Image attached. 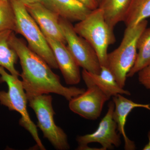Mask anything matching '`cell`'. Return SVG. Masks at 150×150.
<instances>
[{
  "label": "cell",
  "instance_id": "cell-1",
  "mask_svg": "<svg viewBox=\"0 0 150 150\" xmlns=\"http://www.w3.org/2000/svg\"><path fill=\"white\" fill-rule=\"evenodd\" d=\"M8 41L19 59L20 76L27 96L54 93L69 101L85 91L84 88L63 86L59 76L53 72L46 61L32 51L22 39L17 37L14 31Z\"/></svg>",
  "mask_w": 150,
  "mask_h": 150
},
{
  "label": "cell",
  "instance_id": "cell-2",
  "mask_svg": "<svg viewBox=\"0 0 150 150\" xmlns=\"http://www.w3.org/2000/svg\"><path fill=\"white\" fill-rule=\"evenodd\" d=\"M148 23L144 20L137 25L126 27L120 45L108 54L106 67L122 88H124L127 75L136 62L138 39L146 28Z\"/></svg>",
  "mask_w": 150,
  "mask_h": 150
},
{
  "label": "cell",
  "instance_id": "cell-3",
  "mask_svg": "<svg viewBox=\"0 0 150 150\" xmlns=\"http://www.w3.org/2000/svg\"><path fill=\"white\" fill-rule=\"evenodd\" d=\"M74 28L93 48L101 66H106L108 49L116 39L114 28L105 21L102 10L98 7L92 10L85 18L74 25Z\"/></svg>",
  "mask_w": 150,
  "mask_h": 150
},
{
  "label": "cell",
  "instance_id": "cell-4",
  "mask_svg": "<svg viewBox=\"0 0 150 150\" xmlns=\"http://www.w3.org/2000/svg\"><path fill=\"white\" fill-rule=\"evenodd\" d=\"M15 16L14 31L27 40L28 46L46 61L51 69H58V64L46 37L34 19L20 0H8Z\"/></svg>",
  "mask_w": 150,
  "mask_h": 150
},
{
  "label": "cell",
  "instance_id": "cell-5",
  "mask_svg": "<svg viewBox=\"0 0 150 150\" xmlns=\"http://www.w3.org/2000/svg\"><path fill=\"white\" fill-rule=\"evenodd\" d=\"M0 83H5L8 87L7 91H0V104L9 110L18 112L21 115L20 126L31 134L40 149L45 150V147L38 136L37 127L30 119L27 110V95L22 81L18 77L9 74L4 67L0 66Z\"/></svg>",
  "mask_w": 150,
  "mask_h": 150
},
{
  "label": "cell",
  "instance_id": "cell-6",
  "mask_svg": "<svg viewBox=\"0 0 150 150\" xmlns=\"http://www.w3.org/2000/svg\"><path fill=\"white\" fill-rule=\"evenodd\" d=\"M27 97L29 106L36 114L38 126L42 131L44 138L56 149H69L67 134L54 121L55 112L52 105V96L48 94H43Z\"/></svg>",
  "mask_w": 150,
  "mask_h": 150
},
{
  "label": "cell",
  "instance_id": "cell-7",
  "mask_svg": "<svg viewBox=\"0 0 150 150\" xmlns=\"http://www.w3.org/2000/svg\"><path fill=\"white\" fill-rule=\"evenodd\" d=\"M59 23L67 48L79 66L88 72L99 74L101 65L93 48L76 33L71 22L60 17Z\"/></svg>",
  "mask_w": 150,
  "mask_h": 150
},
{
  "label": "cell",
  "instance_id": "cell-8",
  "mask_svg": "<svg viewBox=\"0 0 150 150\" xmlns=\"http://www.w3.org/2000/svg\"><path fill=\"white\" fill-rule=\"evenodd\" d=\"M81 76L87 89L78 96L69 100L70 110L83 118L88 120L97 119L101 115L105 103L110 98L90 80L85 71Z\"/></svg>",
  "mask_w": 150,
  "mask_h": 150
},
{
  "label": "cell",
  "instance_id": "cell-9",
  "mask_svg": "<svg viewBox=\"0 0 150 150\" xmlns=\"http://www.w3.org/2000/svg\"><path fill=\"white\" fill-rule=\"evenodd\" d=\"M108 107L107 113L101 119L96 131L91 134L77 137L79 146L76 150H84L88 145L92 143H99L104 150L112 149L121 146V135L113 118L115 105L112 100L108 103Z\"/></svg>",
  "mask_w": 150,
  "mask_h": 150
},
{
  "label": "cell",
  "instance_id": "cell-10",
  "mask_svg": "<svg viewBox=\"0 0 150 150\" xmlns=\"http://www.w3.org/2000/svg\"><path fill=\"white\" fill-rule=\"evenodd\" d=\"M25 5L45 37L66 44L59 23L60 16L58 13L40 3Z\"/></svg>",
  "mask_w": 150,
  "mask_h": 150
},
{
  "label": "cell",
  "instance_id": "cell-11",
  "mask_svg": "<svg viewBox=\"0 0 150 150\" xmlns=\"http://www.w3.org/2000/svg\"><path fill=\"white\" fill-rule=\"evenodd\" d=\"M64 79L68 85H75L81 80L80 67L68 50L66 44L58 40L46 37Z\"/></svg>",
  "mask_w": 150,
  "mask_h": 150
},
{
  "label": "cell",
  "instance_id": "cell-12",
  "mask_svg": "<svg viewBox=\"0 0 150 150\" xmlns=\"http://www.w3.org/2000/svg\"><path fill=\"white\" fill-rule=\"evenodd\" d=\"M112 98L115 105L113 118L117 124L118 133L123 136L125 145L124 149L126 150H135L136 146L134 142L129 139L125 131L127 117L132 110L136 108H144L150 111V105L137 103L126 98L123 95L118 94Z\"/></svg>",
  "mask_w": 150,
  "mask_h": 150
},
{
  "label": "cell",
  "instance_id": "cell-13",
  "mask_svg": "<svg viewBox=\"0 0 150 150\" xmlns=\"http://www.w3.org/2000/svg\"><path fill=\"white\" fill-rule=\"evenodd\" d=\"M49 8L71 22H79L91 12L79 0H48Z\"/></svg>",
  "mask_w": 150,
  "mask_h": 150
},
{
  "label": "cell",
  "instance_id": "cell-14",
  "mask_svg": "<svg viewBox=\"0 0 150 150\" xmlns=\"http://www.w3.org/2000/svg\"><path fill=\"white\" fill-rule=\"evenodd\" d=\"M85 71L92 82L97 86L110 99L111 97L118 94L131 96L130 91L119 86L112 72L106 66H101L99 74H92Z\"/></svg>",
  "mask_w": 150,
  "mask_h": 150
},
{
  "label": "cell",
  "instance_id": "cell-15",
  "mask_svg": "<svg viewBox=\"0 0 150 150\" xmlns=\"http://www.w3.org/2000/svg\"><path fill=\"white\" fill-rule=\"evenodd\" d=\"M131 0H102L98 8L102 10L108 24L114 28L123 21Z\"/></svg>",
  "mask_w": 150,
  "mask_h": 150
},
{
  "label": "cell",
  "instance_id": "cell-16",
  "mask_svg": "<svg viewBox=\"0 0 150 150\" xmlns=\"http://www.w3.org/2000/svg\"><path fill=\"white\" fill-rule=\"evenodd\" d=\"M13 31L6 30L0 32V66L7 70L11 74L19 77L20 74L15 67L18 56L11 47L8 41Z\"/></svg>",
  "mask_w": 150,
  "mask_h": 150
},
{
  "label": "cell",
  "instance_id": "cell-17",
  "mask_svg": "<svg viewBox=\"0 0 150 150\" xmlns=\"http://www.w3.org/2000/svg\"><path fill=\"white\" fill-rule=\"evenodd\" d=\"M137 59L135 64L127 75L132 77L142 69L150 65V27L146 28L137 42Z\"/></svg>",
  "mask_w": 150,
  "mask_h": 150
},
{
  "label": "cell",
  "instance_id": "cell-18",
  "mask_svg": "<svg viewBox=\"0 0 150 150\" xmlns=\"http://www.w3.org/2000/svg\"><path fill=\"white\" fill-rule=\"evenodd\" d=\"M150 17V0H131L123 21L126 27H131Z\"/></svg>",
  "mask_w": 150,
  "mask_h": 150
},
{
  "label": "cell",
  "instance_id": "cell-19",
  "mask_svg": "<svg viewBox=\"0 0 150 150\" xmlns=\"http://www.w3.org/2000/svg\"><path fill=\"white\" fill-rule=\"evenodd\" d=\"M15 16L9 1H0V32L6 30L14 31Z\"/></svg>",
  "mask_w": 150,
  "mask_h": 150
},
{
  "label": "cell",
  "instance_id": "cell-20",
  "mask_svg": "<svg viewBox=\"0 0 150 150\" xmlns=\"http://www.w3.org/2000/svg\"><path fill=\"white\" fill-rule=\"evenodd\" d=\"M139 80L146 88L150 90V65L138 72Z\"/></svg>",
  "mask_w": 150,
  "mask_h": 150
},
{
  "label": "cell",
  "instance_id": "cell-21",
  "mask_svg": "<svg viewBox=\"0 0 150 150\" xmlns=\"http://www.w3.org/2000/svg\"><path fill=\"white\" fill-rule=\"evenodd\" d=\"M82 3L91 10H93L98 7V4L96 0H79Z\"/></svg>",
  "mask_w": 150,
  "mask_h": 150
},
{
  "label": "cell",
  "instance_id": "cell-22",
  "mask_svg": "<svg viewBox=\"0 0 150 150\" xmlns=\"http://www.w3.org/2000/svg\"><path fill=\"white\" fill-rule=\"evenodd\" d=\"M25 5L30 4L40 3L46 6L49 8V2L48 0H20Z\"/></svg>",
  "mask_w": 150,
  "mask_h": 150
},
{
  "label": "cell",
  "instance_id": "cell-23",
  "mask_svg": "<svg viewBox=\"0 0 150 150\" xmlns=\"http://www.w3.org/2000/svg\"><path fill=\"white\" fill-rule=\"evenodd\" d=\"M148 137L149 139V143L145 146L144 147L143 149L144 150H150V131L148 134Z\"/></svg>",
  "mask_w": 150,
  "mask_h": 150
},
{
  "label": "cell",
  "instance_id": "cell-24",
  "mask_svg": "<svg viewBox=\"0 0 150 150\" xmlns=\"http://www.w3.org/2000/svg\"><path fill=\"white\" fill-rule=\"evenodd\" d=\"M101 1H102V0H96L97 2L98 3V5H99V4L100 3V2Z\"/></svg>",
  "mask_w": 150,
  "mask_h": 150
},
{
  "label": "cell",
  "instance_id": "cell-25",
  "mask_svg": "<svg viewBox=\"0 0 150 150\" xmlns=\"http://www.w3.org/2000/svg\"><path fill=\"white\" fill-rule=\"evenodd\" d=\"M1 1H8V0H0Z\"/></svg>",
  "mask_w": 150,
  "mask_h": 150
}]
</instances>
